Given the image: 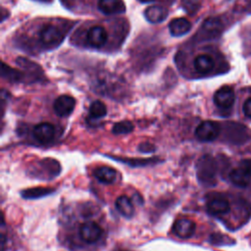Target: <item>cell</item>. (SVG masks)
Here are the masks:
<instances>
[{
    "mask_svg": "<svg viewBox=\"0 0 251 251\" xmlns=\"http://www.w3.org/2000/svg\"><path fill=\"white\" fill-rule=\"evenodd\" d=\"M94 176L102 183H113L117 178V172L110 167H99L94 171Z\"/></svg>",
    "mask_w": 251,
    "mask_h": 251,
    "instance_id": "cell-17",
    "label": "cell"
},
{
    "mask_svg": "<svg viewBox=\"0 0 251 251\" xmlns=\"http://www.w3.org/2000/svg\"><path fill=\"white\" fill-rule=\"evenodd\" d=\"M86 43L93 48H102L108 41V32L100 25H94L87 29Z\"/></svg>",
    "mask_w": 251,
    "mask_h": 251,
    "instance_id": "cell-6",
    "label": "cell"
},
{
    "mask_svg": "<svg viewBox=\"0 0 251 251\" xmlns=\"http://www.w3.org/2000/svg\"><path fill=\"white\" fill-rule=\"evenodd\" d=\"M231 239L232 238L222 234H214L211 236V241L217 245H230L231 243H234V241Z\"/></svg>",
    "mask_w": 251,
    "mask_h": 251,
    "instance_id": "cell-24",
    "label": "cell"
},
{
    "mask_svg": "<svg viewBox=\"0 0 251 251\" xmlns=\"http://www.w3.org/2000/svg\"><path fill=\"white\" fill-rule=\"evenodd\" d=\"M118 251H127V250H118Z\"/></svg>",
    "mask_w": 251,
    "mask_h": 251,
    "instance_id": "cell-29",
    "label": "cell"
},
{
    "mask_svg": "<svg viewBox=\"0 0 251 251\" xmlns=\"http://www.w3.org/2000/svg\"><path fill=\"white\" fill-rule=\"evenodd\" d=\"M106 114H107V108L103 102L96 100L91 103L89 107V116L92 119L104 118Z\"/></svg>",
    "mask_w": 251,
    "mask_h": 251,
    "instance_id": "cell-19",
    "label": "cell"
},
{
    "mask_svg": "<svg viewBox=\"0 0 251 251\" xmlns=\"http://www.w3.org/2000/svg\"><path fill=\"white\" fill-rule=\"evenodd\" d=\"M75 106V100L70 95L59 96L53 105L56 115L59 117H67L74 111Z\"/></svg>",
    "mask_w": 251,
    "mask_h": 251,
    "instance_id": "cell-9",
    "label": "cell"
},
{
    "mask_svg": "<svg viewBox=\"0 0 251 251\" xmlns=\"http://www.w3.org/2000/svg\"><path fill=\"white\" fill-rule=\"evenodd\" d=\"M191 28V24L184 18H176L169 24V29L174 36H181Z\"/></svg>",
    "mask_w": 251,
    "mask_h": 251,
    "instance_id": "cell-16",
    "label": "cell"
},
{
    "mask_svg": "<svg viewBox=\"0 0 251 251\" xmlns=\"http://www.w3.org/2000/svg\"><path fill=\"white\" fill-rule=\"evenodd\" d=\"M197 176L205 185H215L217 176V164L210 155L202 156L196 165Z\"/></svg>",
    "mask_w": 251,
    "mask_h": 251,
    "instance_id": "cell-1",
    "label": "cell"
},
{
    "mask_svg": "<svg viewBox=\"0 0 251 251\" xmlns=\"http://www.w3.org/2000/svg\"><path fill=\"white\" fill-rule=\"evenodd\" d=\"M138 149L142 152H151V151H154V146L150 143H147V142H144V143H141L140 146L138 147Z\"/></svg>",
    "mask_w": 251,
    "mask_h": 251,
    "instance_id": "cell-26",
    "label": "cell"
},
{
    "mask_svg": "<svg viewBox=\"0 0 251 251\" xmlns=\"http://www.w3.org/2000/svg\"><path fill=\"white\" fill-rule=\"evenodd\" d=\"M221 133V126L213 121H204L195 129V136L198 140L209 142L218 138Z\"/></svg>",
    "mask_w": 251,
    "mask_h": 251,
    "instance_id": "cell-5",
    "label": "cell"
},
{
    "mask_svg": "<svg viewBox=\"0 0 251 251\" xmlns=\"http://www.w3.org/2000/svg\"><path fill=\"white\" fill-rule=\"evenodd\" d=\"M204 29L210 33H220L223 27V23L218 18H209L204 22Z\"/></svg>",
    "mask_w": 251,
    "mask_h": 251,
    "instance_id": "cell-20",
    "label": "cell"
},
{
    "mask_svg": "<svg viewBox=\"0 0 251 251\" xmlns=\"http://www.w3.org/2000/svg\"><path fill=\"white\" fill-rule=\"evenodd\" d=\"M207 210L212 215H224L229 212V202L222 195H214L207 201Z\"/></svg>",
    "mask_w": 251,
    "mask_h": 251,
    "instance_id": "cell-10",
    "label": "cell"
},
{
    "mask_svg": "<svg viewBox=\"0 0 251 251\" xmlns=\"http://www.w3.org/2000/svg\"><path fill=\"white\" fill-rule=\"evenodd\" d=\"M115 205H116V208L119 211V213L126 218H130L134 213L133 204H132L131 200L126 195H122V196L118 197Z\"/></svg>",
    "mask_w": 251,
    "mask_h": 251,
    "instance_id": "cell-18",
    "label": "cell"
},
{
    "mask_svg": "<svg viewBox=\"0 0 251 251\" xmlns=\"http://www.w3.org/2000/svg\"><path fill=\"white\" fill-rule=\"evenodd\" d=\"M81 239L87 243L96 242L102 235V228L94 222H86L79 227Z\"/></svg>",
    "mask_w": 251,
    "mask_h": 251,
    "instance_id": "cell-8",
    "label": "cell"
},
{
    "mask_svg": "<svg viewBox=\"0 0 251 251\" xmlns=\"http://www.w3.org/2000/svg\"><path fill=\"white\" fill-rule=\"evenodd\" d=\"M138 1L141 2V3H148V2H152L154 0H138Z\"/></svg>",
    "mask_w": 251,
    "mask_h": 251,
    "instance_id": "cell-28",
    "label": "cell"
},
{
    "mask_svg": "<svg viewBox=\"0 0 251 251\" xmlns=\"http://www.w3.org/2000/svg\"><path fill=\"white\" fill-rule=\"evenodd\" d=\"M182 7L189 14H194L200 8L199 0H182Z\"/></svg>",
    "mask_w": 251,
    "mask_h": 251,
    "instance_id": "cell-23",
    "label": "cell"
},
{
    "mask_svg": "<svg viewBox=\"0 0 251 251\" xmlns=\"http://www.w3.org/2000/svg\"><path fill=\"white\" fill-rule=\"evenodd\" d=\"M64 37L65 30L54 24H46L39 30V41L44 47H57Z\"/></svg>",
    "mask_w": 251,
    "mask_h": 251,
    "instance_id": "cell-2",
    "label": "cell"
},
{
    "mask_svg": "<svg viewBox=\"0 0 251 251\" xmlns=\"http://www.w3.org/2000/svg\"><path fill=\"white\" fill-rule=\"evenodd\" d=\"M132 130H133V125L128 121H123V122L117 123L113 126V132L115 134L128 133Z\"/></svg>",
    "mask_w": 251,
    "mask_h": 251,
    "instance_id": "cell-22",
    "label": "cell"
},
{
    "mask_svg": "<svg viewBox=\"0 0 251 251\" xmlns=\"http://www.w3.org/2000/svg\"><path fill=\"white\" fill-rule=\"evenodd\" d=\"M241 10L246 13H251V0H244Z\"/></svg>",
    "mask_w": 251,
    "mask_h": 251,
    "instance_id": "cell-27",
    "label": "cell"
},
{
    "mask_svg": "<svg viewBox=\"0 0 251 251\" xmlns=\"http://www.w3.org/2000/svg\"><path fill=\"white\" fill-rule=\"evenodd\" d=\"M194 69L201 75H207L215 68V60L209 54H200L196 56L193 63Z\"/></svg>",
    "mask_w": 251,
    "mask_h": 251,
    "instance_id": "cell-13",
    "label": "cell"
},
{
    "mask_svg": "<svg viewBox=\"0 0 251 251\" xmlns=\"http://www.w3.org/2000/svg\"><path fill=\"white\" fill-rule=\"evenodd\" d=\"M98 9L105 15L121 14L126 11L125 4L122 0H99Z\"/></svg>",
    "mask_w": 251,
    "mask_h": 251,
    "instance_id": "cell-14",
    "label": "cell"
},
{
    "mask_svg": "<svg viewBox=\"0 0 251 251\" xmlns=\"http://www.w3.org/2000/svg\"><path fill=\"white\" fill-rule=\"evenodd\" d=\"M226 129V136L232 144H243L251 138V131L244 125L238 123H228Z\"/></svg>",
    "mask_w": 251,
    "mask_h": 251,
    "instance_id": "cell-4",
    "label": "cell"
},
{
    "mask_svg": "<svg viewBox=\"0 0 251 251\" xmlns=\"http://www.w3.org/2000/svg\"><path fill=\"white\" fill-rule=\"evenodd\" d=\"M32 133L37 141L41 143H48L54 138L55 127L52 124L41 123L34 126Z\"/></svg>",
    "mask_w": 251,
    "mask_h": 251,
    "instance_id": "cell-11",
    "label": "cell"
},
{
    "mask_svg": "<svg viewBox=\"0 0 251 251\" xmlns=\"http://www.w3.org/2000/svg\"><path fill=\"white\" fill-rule=\"evenodd\" d=\"M229 180L238 187H246L251 180V159H243L229 172Z\"/></svg>",
    "mask_w": 251,
    "mask_h": 251,
    "instance_id": "cell-3",
    "label": "cell"
},
{
    "mask_svg": "<svg viewBox=\"0 0 251 251\" xmlns=\"http://www.w3.org/2000/svg\"><path fill=\"white\" fill-rule=\"evenodd\" d=\"M195 223L189 219H178L175 222L174 232L180 238H188L195 231Z\"/></svg>",
    "mask_w": 251,
    "mask_h": 251,
    "instance_id": "cell-12",
    "label": "cell"
},
{
    "mask_svg": "<svg viewBox=\"0 0 251 251\" xmlns=\"http://www.w3.org/2000/svg\"><path fill=\"white\" fill-rule=\"evenodd\" d=\"M242 110H243L244 115H245L247 118L251 119V97L248 98V99L244 102V104H243V106H242Z\"/></svg>",
    "mask_w": 251,
    "mask_h": 251,
    "instance_id": "cell-25",
    "label": "cell"
},
{
    "mask_svg": "<svg viewBox=\"0 0 251 251\" xmlns=\"http://www.w3.org/2000/svg\"><path fill=\"white\" fill-rule=\"evenodd\" d=\"M146 20L152 24H159L166 20L168 16V10L162 6H150L144 11Z\"/></svg>",
    "mask_w": 251,
    "mask_h": 251,
    "instance_id": "cell-15",
    "label": "cell"
},
{
    "mask_svg": "<svg viewBox=\"0 0 251 251\" xmlns=\"http://www.w3.org/2000/svg\"><path fill=\"white\" fill-rule=\"evenodd\" d=\"M53 189L50 188H44V187H36V188H30L27 190L23 191V196L25 198H38L45 196L49 193H51Z\"/></svg>",
    "mask_w": 251,
    "mask_h": 251,
    "instance_id": "cell-21",
    "label": "cell"
},
{
    "mask_svg": "<svg viewBox=\"0 0 251 251\" xmlns=\"http://www.w3.org/2000/svg\"><path fill=\"white\" fill-rule=\"evenodd\" d=\"M235 100V94L230 86H223L214 94V103L221 109L226 110L232 107Z\"/></svg>",
    "mask_w": 251,
    "mask_h": 251,
    "instance_id": "cell-7",
    "label": "cell"
}]
</instances>
